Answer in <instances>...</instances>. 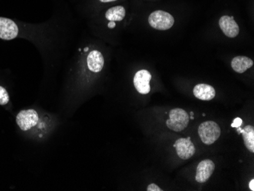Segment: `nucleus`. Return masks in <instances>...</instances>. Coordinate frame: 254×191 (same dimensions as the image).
<instances>
[{
  "label": "nucleus",
  "mask_w": 254,
  "mask_h": 191,
  "mask_svg": "<svg viewBox=\"0 0 254 191\" xmlns=\"http://www.w3.org/2000/svg\"><path fill=\"white\" fill-rule=\"evenodd\" d=\"M242 124H243L242 119H241L240 118H237L234 120L233 123H232V125H231V126H232V127L238 128L242 125Z\"/></svg>",
  "instance_id": "nucleus-16"
},
{
  "label": "nucleus",
  "mask_w": 254,
  "mask_h": 191,
  "mask_svg": "<svg viewBox=\"0 0 254 191\" xmlns=\"http://www.w3.org/2000/svg\"><path fill=\"white\" fill-rule=\"evenodd\" d=\"M38 121L39 117L38 113L33 109L21 111L16 117L17 125L24 131L28 130L36 126Z\"/></svg>",
  "instance_id": "nucleus-4"
},
{
  "label": "nucleus",
  "mask_w": 254,
  "mask_h": 191,
  "mask_svg": "<svg viewBox=\"0 0 254 191\" xmlns=\"http://www.w3.org/2000/svg\"><path fill=\"white\" fill-rule=\"evenodd\" d=\"M198 133L205 145H212L220 137L221 129L214 121H205L199 125Z\"/></svg>",
  "instance_id": "nucleus-2"
},
{
  "label": "nucleus",
  "mask_w": 254,
  "mask_h": 191,
  "mask_svg": "<svg viewBox=\"0 0 254 191\" xmlns=\"http://www.w3.org/2000/svg\"><path fill=\"white\" fill-rule=\"evenodd\" d=\"M18 34L16 24L9 18L0 17V38L5 41L15 39Z\"/></svg>",
  "instance_id": "nucleus-7"
},
{
  "label": "nucleus",
  "mask_w": 254,
  "mask_h": 191,
  "mask_svg": "<svg viewBox=\"0 0 254 191\" xmlns=\"http://www.w3.org/2000/svg\"><path fill=\"white\" fill-rule=\"evenodd\" d=\"M193 95L202 101H211L215 97V90L207 84H198L193 88Z\"/></svg>",
  "instance_id": "nucleus-11"
},
{
  "label": "nucleus",
  "mask_w": 254,
  "mask_h": 191,
  "mask_svg": "<svg viewBox=\"0 0 254 191\" xmlns=\"http://www.w3.org/2000/svg\"><path fill=\"white\" fill-rule=\"evenodd\" d=\"M219 27L223 31L225 36L228 38H236L239 34V26L234 19V16L224 15L219 19Z\"/></svg>",
  "instance_id": "nucleus-9"
},
{
  "label": "nucleus",
  "mask_w": 254,
  "mask_h": 191,
  "mask_svg": "<svg viewBox=\"0 0 254 191\" xmlns=\"http://www.w3.org/2000/svg\"><path fill=\"white\" fill-rule=\"evenodd\" d=\"M9 102V95L6 89L3 87L0 86V105H5Z\"/></svg>",
  "instance_id": "nucleus-15"
},
{
  "label": "nucleus",
  "mask_w": 254,
  "mask_h": 191,
  "mask_svg": "<svg viewBox=\"0 0 254 191\" xmlns=\"http://www.w3.org/2000/svg\"><path fill=\"white\" fill-rule=\"evenodd\" d=\"M249 188L251 191H254V179L251 180L250 182Z\"/></svg>",
  "instance_id": "nucleus-18"
},
{
  "label": "nucleus",
  "mask_w": 254,
  "mask_h": 191,
  "mask_svg": "<svg viewBox=\"0 0 254 191\" xmlns=\"http://www.w3.org/2000/svg\"><path fill=\"white\" fill-rule=\"evenodd\" d=\"M148 23L155 29L166 31L172 28L175 24V18L168 12L158 10L150 14Z\"/></svg>",
  "instance_id": "nucleus-3"
},
{
  "label": "nucleus",
  "mask_w": 254,
  "mask_h": 191,
  "mask_svg": "<svg viewBox=\"0 0 254 191\" xmlns=\"http://www.w3.org/2000/svg\"><path fill=\"white\" fill-rule=\"evenodd\" d=\"M254 65V61L245 56L235 57L232 61V68L238 73H244Z\"/></svg>",
  "instance_id": "nucleus-12"
},
{
  "label": "nucleus",
  "mask_w": 254,
  "mask_h": 191,
  "mask_svg": "<svg viewBox=\"0 0 254 191\" xmlns=\"http://www.w3.org/2000/svg\"><path fill=\"white\" fill-rule=\"evenodd\" d=\"M152 79V75L145 69L139 70L135 73L133 78L134 86L138 92L142 95H146L150 92L151 86L150 81Z\"/></svg>",
  "instance_id": "nucleus-6"
},
{
  "label": "nucleus",
  "mask_w": 254,
  "mask_h": 191,
  "mask_svg": "<svg viewBox=\"0 0 254 191\" xmlns=\"http://www.w3.org/2000/svg\"><path fill=\"white\" fill-rule=\"evenodd\" d=\"M88 48H86V49H85V51H88Z\"/></svg>",
  "instance_id": "nucleus-22"
},
{
  "label": "nucleus",
  "mask_w": 254,
  "mask_h": 191,
  "mask_svg": "<svg viewBox=\"0 0 254 191\" xmlns=\"http://www.w3.org/2000/svg\"><path fill=\"white\" fill-rule=\"evenodd\" d=\"M101 2H114V1H117V0H100Z\"/></svg>",
  "instance_id": "nucleus-20"
},
{
  "label": "nucleus",
  "mask_w": 254,
  "mask_h": 191,
  "mask_svg": "<svg viewBox=\"0 0 254 191\" xmlns=\"http://www.w3.org/2000/svg\"><path fill=\"white\" fill-rule=\"evenodd\" d=\"M88 69L93 72H99L105 65V59L102 54L98 51H91L87 58Z\"/></svg>",
  "instance_id": "nucleus-10"
},
{
  "label": "nucleus",
  "mask_w": 254,
  "mask_h": 191,
  "mask_svg": "<svg viewBox=\"0 0 254 191\" xmlns=\"http://www.w3.org/2000/svg\"><path fill=\"white\" fill-rule=\"evenodd\" d=\"M126 15V10L123 6H115L109 8L105 14L107 19L110 21H121Z\"/></svg>",
  "instance_id": "nucleus-14"
},
{
  "label": "nucleus",
  "mask_w": 254,
  "mask_h": 191,
  "mask_svg": "<svg viewBox=\"0 0 254 191\" xmlns=\"http://www.w3.org/2000/svg\"><path fill=\"white\" fill-rule=\"evenodd\" d=\"M116 26V24H115V21H110V23L108 24V28H114V27Z\"/></svg>",
  "instance_id": "nucleus-19"
},
{
  "label": "nucleus",
  "mask_w": 254,
  "mask_h": 191,
  "mask_svg": "<svg viewBox=\"0 0 254 191\" xmlns=\"http://www.w3.org/2000/svg\"><path fill=\"white\" fill-rule=\"evenodd\" d=\"M190 116L186 111L181 108H175L170 111L169 119L166 125L170 129L175 132L184 130L189 125Z\"/></svg>",
  "instance_id": "nucleus-1"
},
{
  "label": "nucleus",
  "mask_w": 254,
  "mask_h": 191,
  "mask_svg": "<svg viewBox=\"0 0 254 191\" xmlns=\"http://www.w3.org/2000/svg\"><path fill=\"white\" fill-rule=\"evenodd\" d=\"M239 133L242 134L244 142L247 149L251 152H254V127L251 125L245 127V129L238 127L237 129Z\"/></svg>",
  "instance_id": "nucleus-13"
},
{
  "label": "nucleus",
  "mask_w": 254,
  "mask_h": 191,
  "mask_svg": "<svg viewBox=\"0 0 254 191\" xmlns=\"http://www.w3.org/2000/svg\"><path fill=\"white\" fill-rule=\"evenodd\" d=\"M174 147L176 149L177 154L181 159H189L195 154V145L191 141V138H180L175 142Z\"/></svg>",
  "instance_id": "nucleus-5"
},
{
  "label": "nucleus",
  "mask_w": 254,
  "mask_h": 191,
  "mask_svg": "<svg viewBox=\"0 0 254 191\" xmlns=\"http://www.w3.org/2000/svg\"><path fill=\"white\" fill-rule=\"evenodd\" d=\"M215 164L212 160L205 159L199 162L196 168L195 181L199 183H205L210 178L215 170Z\"/></svg>",
  "instance_id": "nucleus-8"
},
{
  "label": "nucleus",
  "mask_w": 254,
  "mask_h": 191,
  "mask_svg": "<svg viewBox=\"0 0 254 191\" xmlns=\"http://www.w3.org/2000/svg\"><path fill=\"white\" fill-rule=\"evenodd\" d=\"M163 190H161L159 187L157 186L155 184H151V185H148V188H147V191H162Z\"/></svg>",
  "instance_id": "nucleus-17"
},
{
  "label": "nucleus",
  "mask_w": 254,
  "mask_h": 191,
  "mask_svg": "<svg viewBox=\"0 0 254 191\" xmlns=\"http://www.w3.org/2000/svg\"><path fill=\"white\" fill-rule=\"evenodd\" d=\"M190 119L193 120L194 119V113L192 111L190 112Z\"/></svg>",
  "instance_id": "nucleus-21"
}]
</instances>
